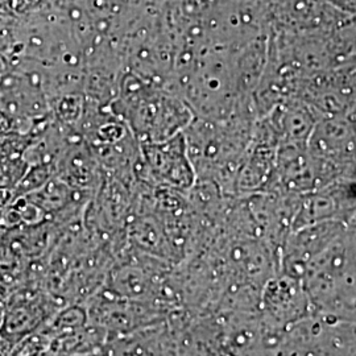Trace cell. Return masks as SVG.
<instances>
[{
  "label": "cell",
  "mask_w": 356,
  "mask_h": 356,
  "mask_svg": "<svg viewBox=\"0 0 356 356\" xmlns=\"http://www.w3.org/2000/svg\"><path fill=\"white\" fill-rule=\"evenodd\" d=\"M254 129V116L209 119L194 115L182 135L195 176L204 181L235 184Z\"/></svg>",
  "instance_id": "obj_1"
},
{
  "label": "cell",
  "mask_w": 356,
  "mask_h": 356,
  "mask_svg": "<svg viewBox=\"0 0 356 356\" xmlns=\"http://www.w3.org/2000/svg\"><path fill=\"white\" fill-rule=\"evenodd\" d=\"M115 107L141 144L169 140L184 132L194 118L189 104L175 91L145 85L135 74L124 76Z\"/></svg>",
  "instance_id": "obj_2"
},
{
  "label": "cell",
  "mask_w": 356,
  "mask_h": 356,
  "mask_svg": "<svg viewBox=\"0 0 356 356\" xmlns=\"http://www.w3.org/2000/svg\"><path fill=\"white\" fill-rule=\"evenodd\" d=\"M143 164L154 182L176 191H189L195 182L182 132L163 143L141 144Z\"/></svg>",
  "instance_id": "obj_3"
},
{
  "label": "cell",
  "mask_w": 356,
  "mask_h": 356,
  "mask_svg": "<svg viewBox=\"0 0 356 356\" xmlns=\"http://www.w3.org/2000/svg\"><path fill=\"white\" fill-rule=\"evenodd\" d=\"M8 294H10V293H8V288H7L6 282L0 277V304H4V302H6Z\"/></svg>",
  "instance_id": "obj_4"
},
{
  "label": "cell",
  "mask_w": 356,
  "mask_h": 356,
  "mask_svg": "<svg viewBox=\"0 0 356 356\" xmlns=\"http://www.w3.org/2000/svg\"><path fill=\"white\" fill-rule=\"evenodd\" d=\"M3 314H4V305L0 304V325H1V321H3Z\"/></svg>",
  "instance_id": "obj_5"
}]
</instances>
